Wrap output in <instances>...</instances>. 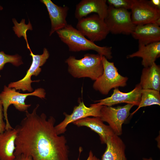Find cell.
Instances as JSON below:
<instances>
[{"mask_svg":"<svg viewBox=\"0 0 160 160\" xmlns=\"http://www.w3.org/2000/svg\"><path fill=\"white\" fill-rule=\"evenodd\" d=\"M108 6L118 9H131L133 3V0H108Z\"/></svg>","mask_w":160,"mask_h":160,"instance_id":"24","label":"cell"},{"mask_svg":"<svg viewBox=\"0 0 160 160\" xmlns=\"http://www.w3.org/2000/svg\"><path fill=\"white\" fill-rule=\"evenodd\" d=\"M143 160H153L152 158H143Z\"/></svg>","mask_w":160,"mask_h":160,"instance_id":"29","label":"cell"},{"mask_svg":"<svg viewBox=\"0 0 160 160\" xmlns=\"http://www.w3.org/2000/svg\"><path fill=\"white\" fill-rule=\"evenodd\" d=\"M46 6L51 22V29L49 35L65 28L68 24L66 18L69 8L66 6H60L50 0H41Z\"/></svg>","mask_w":160,"mask_h":160,"instance_id":"14","label":"cell"},{"mask_svg":"<svg viewBox=\"0 0 160 160\" xmlns=\"http://www.w3.org/2000/svg\"><path fill=\"white\" fill-rule=\"evenodd\" d=\"M17 130L15 127L0 133V160H14Z\"/></svg>","mask_w":160,"mask_h":160,"instance_id":"19","label":"cell"},{"mask_svg":"<svg viewBox=\"0 0 160 160\" xmlns=\"http://www.w3.org/2000/svg\"><path fill=\"white\" fill-rule=\"evenodd\" d=\"M39 106L37 105L31 113L25 111V117L15 127V156L23 154L33 160H69L65 137L57 134L53 116L47 119L45 113L37 114Z\"/></svg>","mask_w":160,"mask_h":160,"instance_id":"1","label":"cell"},{"mask_svg":"<svg viewBox=\"0 0 160 160\" xmlns=\"http://www.w3.org/2000/svg\"><path fill=\"white\" fill-rule=\"evenodd\" d=\"M142 88L139 84H137L134 89L127 93L120 91L118 88L113 90L111 95L104 99L96 101L95 105L112 106L122 103H125L134 105L138 106L141 97Z\"/></svg>","mask_w":160,"mask_h":160,"instance_id":"12","label":"cell"},{"mask_svg":"<svg viewBox=\"0 0 160 160\" xmlns=\"http://www.w3.org/2000/svg\"><path fill=\"white\" fill-rule=\"evenodd\" d=\"M3 9V7L0 5V10H2Z\"/></svg>","mask_w":160,"mask_h":160,"instance_id":"30","label":"cell"},{"mask_svg":"<svg viewBox=\"0 0 160 160\" xmlns=\"http://www.w3.org/2000/svg\"><path fill=\"white\" fill-rule=\"evenodd\" d=\"M14 160H33V159L31 156L21 154L15 156Z\"/></svg>","mask_w":160,"mask_h":160,"instance_id":"26","label":"cell"},{"mask_svg":"<svg viewBox=\"0 0 160 160\" xmlns=\"http://www.w3.org/2000/svg\"><path fill=\"white\" fill-rule=\"evenodd\" d=\"M16 90L14 88H10L5 85L3 91L0 93V100L2 103L4 119L6 121L5 130L13 128L9 123L7 116V110L10 105H13L15 108L19 111L25 112L31 106L25 102L27 97L34 96L42 99H44L46 97L45 91L41 88L27 93H22Z\"/></svg>","mask_w":160,"mask_h":160,"instance_id":"4","label":"cell"},{"mask_svg":"<svg viewBox=\"0 0 160 160\" xmlns=\"http://www.w3.org/2000/svg\"><path fill=\"white\" fill-rule=\"evenodd\" d=\"M143 89L160 90V67L155 63L151 66L144 67L139 83Z\"/></svg>","mask_w":160,"mask_h":160,"instance_id":"20","label":"cell"},{"mask_svg":"<svg viewBox=\"0 0 160 160\" xmlns=\"http://www.w3.org/2000/svg\"><path fill=\"white\" fill-rule=\"evenodd\" d=\"M131 18L136 26L148 24L160 25V10L153 7L149 1L133 0Z\"/></svg>","mask_w":160,"mask_h":160,"instance_id":"8","label":"cell"},{"mask_svg":"<svg viewBox=\"0 0 160 160\" xmlns=\"http://www.w3.org/2000/svg\"><path fill=\"white\" fill-rule=\"evenodd\" d=\"M78 105L74 107L72 113L68 114L64 113L65 116L64 119L60 123L55 126V129L57 134L59 135L64 133L66 131V128L69 124L89 116L100 117V111L102 105H90V106L87 107L83 101H79Z\"/></svg>","mask_w":160,"mask_h":160,"instance_id":"11","label":"cell"},{"mask_svg":"<svg viewBox=\"0 0 160 160\" xmlns=\"http://www.w3.org/2000/svg\"><path fill=\"white\" fill-rule=\"evenodd\" d=\"M108 5L106 0H82L76 5L74 15L78 20L92 13L104 20L107 14Z\"/></svg>","mask_w":160,"mask_h":160,"instance_id":"13","label":"cell"},{"mask_svg":"<svg viewBox=\"0 0 160 160\" xmlns=\"http://www.w3.org/2000/svg\"><path fill=\"white\" fill-rule=\"evenodd\" d=\"M86 160H101L95 155L92 151H90L89 152L88 156Z\"/></svg>","mask_w":160,"mask_h":160,"instance_id":"28","label":"cell"},{"mask_svg":"<svg viewBox=\"0 0 160 160\" xmlns=\"http://www.w3.org/2000/svg\"><path fill=\"white\" fill-rule=\"evenodd\" d=\"M76 29L93 42L105 39L110 33L104 20L96 14L78 20Z\"/></svg>","mask_w":160,"mask_h":160,"instance_id":"7","label":"cell"},{"mask_svg":"<svg viewBox=\"0 0 160 160\" xmlns=\"http://www.w3.org/2000/svg\"><path fill=\"white\" fill-rule=\"evenodd\" d=\"M106 144L101 160H128L125 153V145L119 136L114 134L108 139Z\"/></svg>","mask_w":160,"mask_h":160,"instance_id":"17","label":"cell"},{"mask_svg":"<svg viewBox=\"0 0 160 160\" xmlns=\"http://www.w3.org/2000/svg\"><path fill=\"white\" fill-rule=\"evenodd\" d=\"M134 106L127 104L124 106L113 107L102 105L100 117L103 122H106L118 136L122 133V125L130 115V111Z\"/></svg>","mask_w":160,"mask_h":160,"instance_id":"10","label":"cell"},{"mask_svg":"<svg viewBox=\"0 0 160 160\" xmlns=\"http://www.w3.org/2000/svg\"><path fill=\"white\" fill-rule=\"evenodd\" d=\"M61 40L68 46L69 50L78 52L93 50L107 59L112 58L111 47L98 46L82 35L71 25L68 24L64 28L56 32Z\"/></svg>","mask_w":160,"mask_h":160,"instance_id":"2","label":"cell"},{"mask_svg":"<svg viewBox=\"0 0 160 160\" xmlns=\"http://www.w3.org/2000/svg\"><path fill=\"white\" fill-rule=\"evenodd\" d=\"M104 21L110 33L114 34H131L136 27L128 10L116 9L109 6Z\"/></svg>","mask_w":160,"mask_h":160,"instance_id":"6","label":"cell"},{"mask_svg":"<svg viewBox=\"0 0 160 160\" xmlns=\"http://www.w3.org/2000/svg\"><path fill=\"white\" fill-rule=\"evenodd\" d=\"M160 56V41L146 45H139L136 52L129 55L127 58H141V63L144 67L151 66Z\"/></svg>","mask_w":160,"mask_h":160,"instance_id":"18","label":"cell"},{"mask_svg":"<svg viewBox=\"0 0 160 160\" xmlns=\"http://www.w3.org/2000/svg\"><path fill=\"white\" fill-rule=\"evenodd\" d=\"M25 19H23L21 22L19 23L15 18H13L12 21L14 24V26L13 27V28L15 34L18 37L20 38L21 36L23 37L26 41L27 48L30 50L31 49L27 39L26 33L28 30H32L33 28L30 22L29 21L28 24L27 25L25 23Z\"/></svg>","mask_w":160,"mask_h":160,"instance_id":"22","label":"cell"},{"mask_svg":"<svg viewBox=\"0 0 160 160\" xmlns=\"http://www.w3.org/2000/svg\"><path fill=\"white\" fill-rule=\"evenodd\" d=\"M102 56L98 54L87 53L83 58L77 59L71 56L65 61L68 71L74 78H89L95 81L103 72Z\"/></svg>","mask_w":160,"mask_h":160,"instance_id":"3","label":"cell"},{"mask_svg":"<svg viewBox=\"0 0 160 160\" xmlns=\"http://www.w3.org/2000/svg\"><path fill=\"white\" fill-rule=\"evenodd\" d=\"M7 63H11L16 66H18L23 63L21 57L18 54L10 55L5 54L3 51L0 52V71Z\"/></svg>","mask_w":160,"mask_h":160,"instance_id":"23","label":"cell"},{"mask_svg":"<svg viewBox=\"0 0 160 160\" xmlns=\"http://www.w3.org/2000/svg\"><path fill=\"white\" fill-rule=\"evenodd\" d=\"M102 60L103 72L95 81L93 85V89L103 95H107L113 88L125 87L128 78L120 74L114 63L109 61L105 56H102Z\"/></svg>","mask_w":160,"mask_h":160,"instance_id":"5","label":"cell"},{"mask_svg":"<svg viewBox=\"0 0 160 160\" xmlns=\"http://www.w3.org/2000/svg\"><path fill=\"white\" fill-rule=\"evenodd\" d=\"M154 105H160L159 91L151 89H142L140 102L137 108L130 116L133 115L142 107Z\"/></svg>","mask_w":160,"mask_h":160,"instance_id":"21","label":"cell"},{"mask_svg":"<svg viewBox=\"0 0 160 160\" xmlns=\"http://www.w3.org/2000/svg\"><path fill=\"white\" fill-rule=\"evenodd\" d=\"M150 4L154 7L160 10V0H151L149 1Z\"/></svg>","mask_w":160,"mask_h":160,"instance_id":"27","label":"cell"},{"mask_svg":"<svg viewBox=\"0 0 160 160\" xmlns=\"http://www.w3.org/2000/svg\"><path fill=\"white\" fill-rule=\"evenodd\" d=\"M131 35L138 40L139 45H146L159 42L160 27L154 24L137 25Z\"/></svg>","mask_w":160,"mask_h":160,"instance_id":"16","label":"cell"},{"mask_svg":"<svg viewBox=\"0 0 160 160\" xmlns=\"http://www.w3.org/2000/svg\"><path fill=\"white\" fill-rule=\"evenodd\" d=\"M30 55L32 57V62L29 69L27 71L25 76L22 79L17 81L10 82L8 87L14 88L16 90H22L24 92L28 91L30 92H33V89L31 86V83L33 82H39L40 80L32 81L31 76H37L41 71L40 67L43 66L49 58V53L46 48L43 49V53L41 55H34L30 50Z\"/></svg>","mask_w":160,"mask_h":160,"instance_id":"9","label":"cell"},{"mask_svg":"<svg viewBox=\"0 0 160 160\" xmlns=\"http://www.w3.org/2000/svg\"><path fill=\"white\" fill-rule=\"evenodd\" d=\"M3 109L2 101L0 100V133L3 132L5 130L6 123L3 120Z\"/></svg>","mask_w":160,"mask_h":160,"instance_id":"25","label":"cell"},{"mask_svg":"<svg viewBox=\"0 0 160 160\" xmlns=\"http://www.w3.org/2000/svg\"><path fill=\"white\" fill-rule=\"evenodd\" d=\"M100 117H87L72 123L78 127L85 126L90 128L99 135L102 144H106L108 139L114 132L109 125L105 124Z\"/></svg>","mask_w":160,"mask_h":160,"instance_id":"15","label":"cell"}]
</instances>
